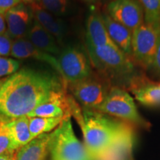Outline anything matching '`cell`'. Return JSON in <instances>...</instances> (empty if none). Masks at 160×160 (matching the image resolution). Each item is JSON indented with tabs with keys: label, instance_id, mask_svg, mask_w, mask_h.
I'll use <instances>...</instances> for the list:
<instances>
[{
	"label": "cell",
	"instance_id": "obj_1",
	"mask_svg": "<svg viewBox=\"0 0 160 160\" xmlns=\"http://www.w3.org/2000/svg\"><path fill=\"white\" fill-rule=\"evenodd\" d=\"M64 87L51 73L28 68L17 71L0 85V119L28 117Z\"/></svg>",
	"mask_w": 160,
	"mask_h": 160
},
{
	"label": "cell",
	"instance_id": "obj_2",
	"mask_svg": "<svg viewBox=\"0 0 160 160\" xmlns=\"http://www.w3.org/2000/svg\"><path fill=\"white\" fill-rule=\"evenodd\" d=\"M84 136V145L93 160H106L122 146H131L130 124L94 110L82 108L76 117Z\"/></svg>",
	"mask_w": 160,
	"mask_h": 160
},
{
	"label": "cell",
	"instance_id": "obj_3",
	"mask_svg": "<svg viewBox=\"0 0 160 160\" xmlns=\"http://www.w3.org/2000/svg\"><path fill=\"white\" fill-rule=\"evenodd\" d=\"M88 58L101 75L116 82H128L132 85L137 78V71L131 57L117 46L92 47L87 45Z\"/></svg>",
	"mask_w": 160,
	"mask_h": 160
},
{
	"label": "cell",
	"instance_id": "obj_4",
	"mask_svg": "<svg viewBox=\"0 0 160 160\" xmlns=\"http://www.w3.org/2000/svg\"><path fill=\"white\" fill-rule=\"evenodd\" d=\"M48 150L51 160H93L85 145L76 137L71 116H66L50 133Z\"/></svg>",
	"mask_w": 160,
	"mask_h": 160
},
{
	"label": "cell",
	"instance_id": "obj_5",
	"mask_svg": "<svg viewBox=\"0 0 160 160\" xmlns=\"http://www.w3.org/2000/svg\"><path fill=\"white\" fill-rule=\"evenodd\" d=\"M94 111L142 128H148L149 123L140 115L133 97L122 88L113 86L105 99Z\"/></svg>",
	"mask_w": 160,
	"mask_h": 160
},
{
	"label": "cell",
	"instance_id": "obj_6",
	"mask_svg": "<svg viewBox=\"0 0 160 160\" xmlns=\"http://www.w3.org/2000/svg\"><path fill=\"white\" fill-rule=\"evenodd\" d=\"M57 71L65 85L74 83L91 77V64L83 51L76 47H68L57 57Z\"/></svg>",
	"mask_w": 160,
	"mask_h": 160
},
{
	"label": "cell",
	"instance_id": "obj_7",
	"mask_svg": "<svg viewBox=\"0 0 160 160\" xmlns=\"http://www.w3.org/2000/svg\"><path fill=\"white\" fill-rule=\"evenodd\" d=\"M160 37V29L144 23L132 31L131 57L137 62L150 69Z\"/></svg>",
	"mask_w": 160,
	"mask_h": 160
},
{
	"label": "cell",
	"instance_id": "obj_8",
	"mask_svg": "<svg viewBox=\"0 0 160 160\" xmlns=\"http://www.w3.org/2000/svg\"><path fill=\"white\" fill-rule=\"evenodd\" d=\"M66 86L69 88L72 97L82 106V108L91 110H95L102 103L110 90L102 81L92 75Z\"/></svg>",
	"mask_w": 160,
	"mask_h": 160
},
{
	"label": "cell",
	"instance_id": "obj_9",
	"mask_svg": "<svg viewBox=\"0 0 160 160\" xmlns=\"http://www.w3.org/2000/svg\"><path fill=\"white\" fill-rule=\"evenodd\" d=\"M106 13L131 31L145 23L144 11L139 0H111Z\"/></svg>",
	"mask_w": 160,
	"mask_h": 160
},
{
	"label": "cell",
	"instance_id": "obj_10",
	"mask_svg": "<svg viewBox=\"0 0 160 160\" xmlns=\"http://www.w3.org/2000/svg\"><path fill=\"white\" fill-rule=\"evenodd\" d=\"M7 33L11 39L25 38L33 22V14L28 5L20 3L4 15Z\"/></svg>",
	"mask_w": 160,
	"mask_h": 160
},
{
	"label": "cell",
	"instance_id": "obj_11",
	"mask_svg": "<svg viewBox=\"0 0 160 160\" xmlns=\"http://www.w3.org/2000/svg\"><path fill=\"white\" fill-rule=\"evenodd\" d=\"M10 56L17 59H33L45 62L56 71L57 69V57L38 49L25 37L13 40Z\"/></svg>",
	"mask_w": 160,
	"mask_h": 160
},
{
	"label": "cell",
	"instance_id": "obj_12",
	"mask_svg": "<svg viewBox=\"0 0 160 160\" xmlns=\"http://www.w3.org/2000/svg\"><path fill=\"white\" fill-rule=\"evenodd\" d=\"M33 19L55 38L59 44H62L66 35L65 27L62 22L53 13L45 9L41 3L28 5Z\"/></svg>",
	"mask_w": 160,
	"mask_h": 160
},
{
	"label": "cell",
	"instance_id": "obj_13",
	"mask_svg": "<svg viewBox=\"0 0 160 160\" xmlns=\"http://www.w3.org/2000/svg\"><path fill=\"white\" fill-rule=\"evenodd\" d=\"M86 42L92 47L113 45L108 33L102 13L93 11L86 22Z\"/></svg>",
	"mask_w": 160,
	"mask_h": 160
},
{
	"label": "cell",
	"instance_id": "obj_14",
	"mask_svg": "<svg viewBox=\"0 0 160 160\" xmlns=\"http://www.w3.org/2000/svg\"><path fill=\"white\" fill-rule=\"evenodd\" d=\"M102 15L112 42L125 54L131 57L132 31L128 28L111 19L106 12L102 13Z\"/></svg>",
	"mask_w": 160,
	"mask_h": 160
},
{
	"label": "cell",
	"instance_id": "obj_15",
	"mask_svg": "<svg viewBox=\"0 0 160 160\" xmlns=\"http://www.w3.org/2000/svg\"><path fill=\"white\" fill-rule=\"evenodd\" d=\"M27 39L38 49L49 54L58 56L61 52L59 43L55 38L35 20L28 30Z\"/></svg>",
	"mask_w": 160,
	"mask_h": 160
},
{
	"label": "cell",
	"instance_id": "obj_16",
	"mask_svg": "<svg viewBox=\"0 0 160 160\" xmlns=\"http://www.w3.org/2000/svg\"><path fill=\"white\" fill-rule=\"evenodd\" d=\"M50 133L38 136L16 152V160H46Z\"/></svg>",
	"mask_w": 160,
	"mask_h": 160
},
{
	"label": "cell",
	"instance_id": "obj_17",
	"mask_svg": "<svg viewBox=\"0 0 160 160\" xmlns=\"http://www.w3.org/2000/svg\"><path fill=\"white\" fill-rule=\"evenodd\" d=\"M137 79L131 85V91L139 102L146 106L160 105V83H142Z\"/></svg>",
	"mask_w": 160,
	"mask_h": 160
},
{
	"label": "cell",
	"instance_id": "obj_18",
	"mask_svg": "<svg viewBox=\"0 0 160 160\" xmlns=\"http://www.w3.org/2000/svg\"><path fill=\"white\" fill-rule=\"evenodd\" d=\"M5 122L17 150L33 139L30 131L28 117H22Z\"/></svg>",
	"mask_w": 160,
	"mask_h": 160
},
{
	"label": "cell",
	"instance_id": "obj_19",
	"mask_svg": "<svg viewBox=\"0 0 160 160\" xmlns=\"http://www.w3.org/2000/svg\"><path fill=\"white\" fill-rule=\"evenodd\" d=\"M64 118H45V117H29V128L32 138L38 136L48 133L55 130L62 122Z\"/></svg>",
	"mask_w": 160,
	"mask_h": 160
},
{
	"label": "cell",
	"instance_id": "obj_20",
	"mask_svg": "<svg viewBox=\"0 0 160 160\" xmlns=\"http://www.w3.org/2000/svg\"><path fill=\"white\" fill-rule=\"evenodd\" d=\"M144 11L145 23L160 29V0H139Z\"/></svg>",
	"mask_w": 160,
	"mask_h": 160
},
{
	"label": "cell",
	"instance_id": "obj_21",
	"mask_svg": "<svg viewBox=\"0 0 160 160\" xmlns=\"http://www.w3.org/2000/svg\"><path fill=\"white\" fill-rule=\"evenodd\" d=\"M17 151L6 122L0 119V155L13 154Z\"/></svg>",
	"mask_w": 160,
	"mask_h": 160
},
{
	"label": "cell",
	"instance_id": "obj_22",
	"mask_svg": "<svg viewBox=\"0 0 160 160\" xmlns=\"http://www.w3.org/2000/svg\"><path fill=\"white\" fill-rule=\"evenodd\" d=\"M45 9L53 15H62L66 13L68 5V0H40Z\"/></svg>",
	"mask_w": 160,
	"mask_h": 160
},
{
	"label": "cell",
	"instance_id": "obj_23",
	"mask_svg": "<svg viewBox=\"0 0 160 160\" xmlns=\"http://www.w3.org/2000/svg\"><path fill=\"white\" fill-rule=\"evenodd\" d=\"M20 63L18 60L0 57V77L12 75L18 71Z\"/></svg>",
	"mask_w": 160,
	"mask_h": 160
},
{
	"label": "cell",
	"instance_id": "obj_24",
	"mask_svg": "<svg viewBox=\"0 0 160 160\" xmlns=\"http://www.w3.org/2000/svg\"><path fill=\"white\" fill-rule=\"evenodd\" d=\"M12 42L13 39L7 32L0 34V57H5L11 55Z\"/></svg>",
	"mask_w": 160,
	"mask_h": 160
},
{
	"label": "cell",
	"instance_id": "obj_25",
	"mask_svg": "<svg viewBox=\"0 0 160 160\" xmlns=\"http://www.w3.org/2000/svg\"><path fill=\"white\" fill-rule=\"evenodd\" d=\"M150 69L153 70V73L157 77H160V37L159 39V42H158L157 51H156L154 57H153V62H152Z\"/></svg>",
	"mask_w": 160,
	"mask_h": 160
},
{
	"label": "cell",
	"instance_id": "obj_26",
	"mask_svg": "<svg viewBox=\"0 0 160 160\" xmlns=\"http://www.w3.org/2000/svg\"><path fill=\"white\" fill-rule=\"evenodd\" d=\"M20 3L21 0H0V14L4 16L10 9Z\"/></svg>",
	"mask_w": 160,
	"mask_h": 160
},
{
	"label": "cell",
	"instance_id": "obj_27",
	"mask_svg": "<svg viewBox=\"0 0 160 160\" xmlns=\"http://www.w3.org/2000/svg\"><path fill=\"white\" fill-rule=\"evenodd\" d=\"M6 32H7V27H6L5 17L3 15L0 14V34Z\"/></svg>",
	"mask_w": 160,
	"mask_h": 160
},
{
	"label": "cell",
	"instance_id": "obj_28",
	"mask_svg": "<svg viewBox=\"0 0 160 160\" xmlns=\"http://www.w3.org/2000/svg\"><path fill=\"white\" fill-rule=\"evenodd\" d=\"M0 160H16V153L13 154L0 155Z\"/></svg>",
	"mask_w": 160,
	"mask_h": 160
},
{
	"label": "cell",
	"instance_id": "obj_29",
	"mask_svg": "<svg viewBox=\"0 0 160 160\" xmlns=\"http://www.w3.org/2000/svg\"><path fill=\"white\" fill-rule=\"evenodd\" d=\"M21 2L27 5H33V4L41 3L40 0H21Z\"/></svg>",
	"mask_w": 160,
	"mask_h": 160
},
{
	"label": "cell",
	"instance_id": "obj_30",
	"mask_svg": "<svg viewBox=\"0 0 160 160\" xmlns=\"http://www.w3.org/2000/svg\"><path fill=\"white\" fill-rule=\"evenodd\" d=\"M83 2H88V3H93L95 2L97 0H82Z\"/></svg>",
	"mask_w": 160,
	"mask_h": 160
},
{
	"label": "cell",
	"instance_id": "obj_31",
	"mask_svg": "<svg viewBox=\"0 0 160 160\" xmlns=\"http://www.w3.org/2000/svg\"><path fill=\"white\" fill-rule=\"evenodd\" d=\"M125 160H131V159H129V158H126Z\"/></svg>",
	"mask_w": 160,
	"mask_h": 160
}]
</instances>
